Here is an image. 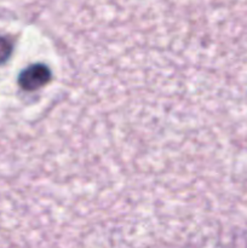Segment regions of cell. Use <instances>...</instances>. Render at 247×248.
Returning <instances> with one entry per match:
<instances>
[{"mask_svg":"<svg viewBox=\"0 0 247 248\" xmlns=\"http://www.w3.org/2000/svg\"><path fill=\"white\" fill-rule=\"evenodd\" d=\"M50 79L51 72L46 65L33 64L19 74L18 85L26 91H35L45 86Z\"/></svg>","mask_w":247,"mask_h":248,"instance_id":"cell-1","label":"cell"},{"mask_svg":"<svg viewBox=\"0 0 247 248\" xmlns=\"http://www.w3.org/2000/svg\"><path fill=\"white\" fill-rule=\"evenodd\" d=\"M14 46H12L11 40L6 36L0 35V65L4 64L11 56Z\"/></svg>","mask_w":247,"mask_h":248,"instance_id":"cell-2","label":"cell"}]
</instances>
